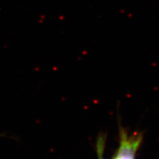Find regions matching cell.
<instances>
[{
  "label": "cell",
  "instance_id": "obj_2",
  "mask_svg": "<svg viewBox=\"0 0 159 159\" xmlns=\"http://www.w3.org/2000/svg\"><path fill=\"white\" fill-rule=\"evenodd\" d=\"M105 148V137H100L98 138L97 141V151L98 154V158L99 159H103V150ZM113 159H118L116 157H114Z\"/></svg>",
  "mask_w": 159,
  "mask_h": 159
},
{
  "label": "cell",
  "instance_id": "obj_1",
  "mask_svg": "<svg viewBox=\"0 0 159 159\" xmlns=\"http://www.w3.org/2000/svg\"><path fill=\"white\" fill-rule=\"evenodd\" d=\"M142 141V137L138 133L129 135L125 131L120 132V145L117 152L118 159H134V157Z\"/></svg>",
  "mask_w": 159,
  "mask_h": 159
}]
</instances>
